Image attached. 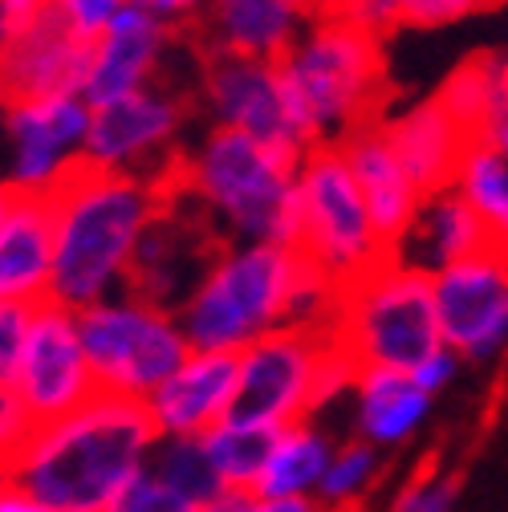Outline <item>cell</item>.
<instances>
[{
    "label": "cell",
    "instance_id": "obj_25",
    "mask_svg": "<svg viewBox=\"0 0 508 512\" xmlns=\"http://www.w3.org/2000/svg\"><path fill=\"white\" fill-rule=\"evenodd\" d=\"M334 435L326 427H317L313 415L293 419L273 431L265 468L257 476V496H313L317 480H322L330 452H334Z\"/></svg>",
    "mask_w": 508,
    "mask_h": 512
},
{
    "label": "cell",
    "instance_id": "obj_45",
    "mask_svg": "<svg viewBox=\"0 0 508 512\" xmlns=\"http://www.w3.org/2000/svg\"><path fill=\"white\" fill-rule=\"evenodd\" d=\"M500 61H504V74H508V49H504V53H500Z\"/></svg>",
    "mask_w": 508,
    "mask_h": 512
},
{
    "label": "cell",
    "instance_id": "obj_17",
    "mask_svg": "<svg viewBox=\"0 0 508 512\" xmlns=\"http://www.w3.org/2000/svg\"><path fill=\"white\" fill-rule=\"evenodd\" d=\"M171 41H175V25H167L163 17L126 0L106 21V29L90 37V66H86L78 94L90 106H98V102H110L118 94H131L155 82Z\"/></svg>",
    "mask_w": 508,
    "mask_h": 512
},
{
    "label": "cell",
    "instance_id": "obj_9",
    "mask_svg": "<svg viewBox=\"0 0 508 512\" xmlns=\"http://www.w3.org/2000/svg\"><path fill=\"white\" fill-rule=\"evenodd\" d=\"M309 261L338 285L370 273L387 252L338 143H313L297 163V240Z\"/></svg>",
    "mask_w": 508,
    "mask_h": 512
},
{
    "label": "cell",
    "instance_id": "obj_28",
    "mask_svg": "<svg viewBox=\"0 0 508 512\" xmlns=\"http://www.w3.org/2000/svg\"><path fill=\"white\" fill-rule=\"evenodd\" d=\"M383 476H387V452H378L374 443L354 435L346 443H334L330 464H326L322 480H317L313 496L330 512H354L378 488Z\"/></svg>",
    "mask_w": 508,
    "mask_h": 512
},
{
    "label": "cell",
    "instance_id": "obj_18",
    "mask_svg": "<svg viewBox=\"0 0 508 512\" xmlns=\"http://www.w3.org/2000/svg\"><path fill=\"white\" fill-rule=\"evenodd\" d=\"M236 387V354L187 350V358L143 399L159 435H204L228 415Z\"/></svg>",
    "mask_w": 508,
    "mask_h": 512
},
{
    "label": "cell",
    "instance_id": "obj_19",
    "mask_svg": "<svg viewBox=\"0 0 508 512\" xmlns=\"http://www.w3.org/2000/svg\"><path fill=\"white\" fill-rule=\"evenodd\" d=\"M309 21V0H204V9L187 25L200 49L277 61Z\"/></svg>",
    "mask_w": 508,
    "mask_h": 512
},
{
    "label": "cell",
    "instance_id": "obj_37",
    "mask_svg": "<svg viewBox=\"0 0 508 512\" xmlns=\"http://www.w3.org/2000/svg\"><path fill=\"white\" fill-rule=\"evenodd\" d=\"M403 5V25L415 29H439V25H456L472 13H484L500 0H399Z\"/></svg>",
    "mask_w": 508,
    "mask_h": 512
},
{
    "label": "cell",
    "instance_id": "obj_12",
    "mask_svg": "<svg viewBox=\"0 0 508 512\" xmlns=\"http://www.w3.org/2000/svg\"><path fill=\"white\" fill-rule=\"evenodd\" d=\"M200 98L212 114V126H228V131L252 135L297 155L309 151L289 114L281 70L269 57L200 49Z\"/></svg>",
    "mask_w": 508,
    "mask_h": 512
},
{
    "label": "cell",
    "instance_id": "obj_22",
    "mask_svg": "<svg viewBox=\"0 0 508 512\" xmlns=\"http://www.w3.org/2000/svg\"><path fill=\"white\" fill-rule=\"evenodd\" d=\"M53 273V200L21 191L0 220V301H45Z\"/></svg>",
    "mask_w": 508,
    "mask_h": 512
},
{
    "label": "cell",
    "instance_id": "obj_14",
    "mask_svg": "<svg viewBox=\"0 0 508 512\" xmlns=\"http://www.w3.org/2000/svg\"><path fill=\"white\" fill-rule=\"evenodd\" d=\"M13 387L25 411L33 415V423H49L82 407L90 395H98V382L78 334V313L70 305H61L53 297L37 301Z\"/></svg>",
    "mask_w": 508,
    "mask_h": 512
},
{
    "label": "cell",
    "instance_id": "obj_21",
    "mask_svg": "<svg viewBox=\"0 0 508 512\" xmlns=\"http://www.w3.org/2000/svg\"><path fill=\"white\" fill-rule=\"evenodd\" d=\"M346 391L354 399V435L374 443L378 452L407 447L427 427L435 407V399L407 370L391 366H354Z\"/></svg>",
    "mask_w": 508,
    "mask_h": 512
},
{
    "label": "cell",
    "instance_id": "obj_32",
    "mask_svg": "<svg viewBox=\"0 0 508 512\" xmlns=\"http://www.w3.org/2000/svg\"><path fill=\"white\" fill-rule=\"evenodd\" d=\"M106 512H204V504L187 500L183 492H175L171 484H163L155 472L143 468L131 484L114 496V504Z\"/></svg>",
    "mask_w": 508,
    "mask_h": 512
},
{
    "label": "cell",
    "instance_id": "obj_2",
    "mask_svg": "<svg viewBox=\"0 0 508 512\" xmlns=\"http://www.w3.org/2000/svg\"><path fill=\"white\" fill-rule=\"evenodd\" d=\"M167 183L131 171H106L78 159L49 187L53 200V273L49 297L82 309L122 289L126 265Z\"/></svg>",
    "mask_w": 508,
    "mask_h": 512
},
{
    "label": "cell",
    "instance_id": "obj_35",
    "mask_svg": "<svg viewBox=\"0 0 508 512\" xmlns=\"http://www.w3.org/2000/svg\"><path fill=\"white\" fill-rule=\"evenodd\" d=\"M33 301H0V382H13L21 354H25V338L33 326Z\"/></svg>",
    "mask_w": 508,
    "mask_h": 512
},
{
    "label": "cell",
    "instance_id": "obj_29",
    "mask_svg": "<svg viewBox=\"0 0 508 512\" xmlns=\"http://www.w3.org/2000/svg\"><path fill=\"white\" fill-rule=\"evenodd\" d=\"M277 427H261V423H236V419H220L216 427H208L200 439L208 447V460L220 476L224 488L236 492H252L257 476L265 468L269 443H273Z\"/></svg>",
    "mask_w": 508,
    "mask_h": 512
},
{
    "label": "cell",
    "instance_id": "obj_8",
    "mask_svg": "<svg viewBox=\"0 0 508 512\" xmlns=\"http://www.w3.org/2000/svg\"><path fill=\"white\" fill-rule=\"evenodd\" d=\"M74 313L94 382L98 391L110 395L147 399L192 350L171 309L143 301L126 289L94 305H82Z\"/></svg>",
    "mask_w": 508,
    "mask_h": 512
},
{
    "label": "cell",
    "instance_id": "obj_38",
    "mask_svg": "<svg viewBox=\"0 0 508 512\" xmlns=\"http://www.w3.org/2000/svg\"><path fill=\"white\" fill-rule=\"evenodd\" d=\"M460 370H464V358H460L452 346H443V342H439V346H431V350H427V354H423L407 374H411V378L419 382V387L435 399V395H443V391H448L452 382L460 378Z\"/></svg>",
    "mask_w": 508,
    "mask_h": 512
},
{
    "label": "cell",
    "instance_id": "obj_10",
    "mask_svg": "<svg viewBox=\"0 0 508 512\" xmlns=\"http://www.w3.org/2000/svg\"><path fill=\"white\" fill-rule=\"evenodd\" d=\"M187 126V102L167 86H139L110 102L90 106L86 163L106 171H131L143 179L167 183L179 159V135Z\"/></svg>",
    "mask_w": 508,
    "mask_h": 512
},
{
    "label": "cell",
    "instance_id": "obj_40",
    "mask_svg": "<svg viewBox=\"0 0 508 512\" xmlns=\"http://www.w3.org/2000/svg\"><path fill=\"white\" fill-rule=\"evenodd\" d=\"M131 5H139V9H147V13H155V17H163L167 25H187L200 9H204V0H131Z\"/></svg>",
    "mask_w": 508,
    "mask_h": 512
},
{
    "label": "cell",
    "instance_id": "obj_24",
    "mask_svg": "<svg viewBox=\"0 0 508 512\" xmlns=\"http://www.w3.org/2000/svg\"><path fill=\"white\" fill-rule=\"evenodd\" d=\"M480 248H496L480 224V216L468 208V200L456 187H439L431 196L419 200L415 220L407 224V232L399 236V244L391 248L395 261L435 273L443 265L460 261V256H472Z\"/></svg>",
    "mask_w": 508,
    "mask_h": 512
},
{
    "label": "cell",
    "instance_id": "obj_44",
    "mask_svg": "<svg viewBox=\"0 0 508 512\" xmlns=\"http://www.w3.org/2000/svg\"><path fill=\"white\" fill-rule=\"evenodd\" d=\"M5 110H9V98H5V86H0V122H5Z\"/></svg>",
    "mask_w": 508,
    "mask_h": 512
},
{
    "label": "cell",
    "instance_id": "obj_13",
    "mask_svg": "<svg viewBox=\"0 0 508 512\" xmlns=\"http://www.w3.org/2000/svg\"><path fill=\"white\" fill-rule=\"evenodd\" d=\"M224 244L228 240L208 224V216L200 208H196V216H179V204L167 191L159 212L151 216V224L143 228V236L135 244L122 289L175 313L187 301V293L200 285V277L208 273V265L216 261V252Z\"/></svg>",
    "mask_w": 508,
    "mask_h": 512
},
{
    "label": "cell",
    "instance_id": "obj_7",
    "mask_svg": "<svg viewBox=\"0 0 508 512\" xmlns=\"http://www.w3.org/2000/svg\"><path fill=\"white\" fill-rule=\"evenodd\" d=\"M330 334L354 366L411 370L431 346L443 342L431 305V277L383 256L370 273L342 285Z\"/></svg>",
    "mask_w": 508,
    "mask_h": 512
},
{
    "label": "cell",
    "instance_id": "obj_16",
    "mask_svg": "<svg viewBox=\"0 0 508 512\" xmlns=\"http://www.w3.org/2000/svg\"><path fill=\"white\" fill-rule=\"evenodd\" d=\"M90 66V37H82L49 0L9 37H0V86L9 102L78 94Z\"/></svg>",
    "mask_w": 508,
    "mask_h": 512
},
{
    "label": "cell",
    "instance_id": "obj_43",
    "mask_svg": "<svg viewBox=\"0 0 508 512\" xmlns=\"http://www.w3.org/2000/svg\"><path fill=\"white\" fill-rule=\"evenodd\" d=\"M13 196H17V187L5 179L0 183V220H5V212H9V204H13Z\"/></svg>",
    "mask_w": 508,
    "mask_h": 512
},
{
    "label": "cell",
    "instance_id": "obj_31",
    "mask_svg": "<svg viewBox=\"0 0 508 512\" xmlns=\"http://www.w3.org/2000/svg\"><path fill=\"white\" fill-rule=\"evenodd\" d=\"M313 17H338L346 25H358L370 37H387L391 29L403 25V5L399 0H309Z\"/></svg>",
    "mask_w": 508,
    "mask_h": 512
},
{
    "label": "cell",
    "instance_id": "obj_6",
    "mask_svg": "<svg viewBox=\"0 0 508 512\" xmlns=\"http://www.w3.org/2000/svg\"><path fill=\"white\" fill-rule=\"evenodd\" d=\"M354 362L330 330H273L236 350V387L224 419L285 427L346 395Z\"/></svg>",
    "mask_w": 508,
    "mask_h": 512
},
{
    "label": "cell",
    "instance_id": "obj_26",
    "mask_svg": "<svg viewBox=\"0 0 508 512\" xmlns=\"http://www.w3.org/2000/svg\"><path fill=\"white\" fill-rule=\"evenodd\" d=\"M435 102L452 114L468 143H484L492 122L508 110V74L500 53H476L439 86Z\"/></svg>",
    "mask_w": 508,
    "mask_h": 512
},
{
    "label": "cell",
    "instance_id": "obj_11",
    "mask_svg": "<svg viewBox=\"0 0 508 512\" xmlns=\"http://www.w3.org/2000/svg\"><path fill=\"white\" fill-rule=\"evenodd\" d=\"M427 277L443 346L464 366L496 362L508 350V252L480 248Z\"/></svg>",
    "mask_w": 508,
    "mask_h": 512
},
{
    "label": "cell",
    "instance_id": "obj_1",
    "mask_svg": "<svg viewBox=\"0 0 508 512\" xmlns=\"http://www.w3.org/2000/svg\"><path fill=\"white\" fill-rule=\"evenodd\" d=\"M155 439L159 431L143 399L98 391L82 407L37 423L5 476V488L25 492L53 512H106L147 468Z\"/></svg>",
    "mask_w": 508,
    "mask_h": 512
},
{
    "label": "cell",
    "instance_id": "obj_23",
    "mask_svg": "<svg viewBox=\"0 0 508 512\" xmlns=\"http://www.w3.org/2000/svg\"><path fill=\"white\" fill-rule=\"evenodd\" d=\"M378 126H383V135H387L395 159L403 163V171L411 175V183L419 187V196L452 187L460 155L468 147V135L435 98L415 102L395 118H378Z\"/></svg>",
    "mask_w": 508,
    "mask_h": 512
},
{
    "label": "cell",
    "instance_id": "obj_5",
    "mask_svg": "<svg viewBox=\"0 0 508 512\" xmlns=\"http://www.w3.org/2000/svg\"><path fill=\"white\" fill-rule=\"evenodd\" d=\"M301 269L297 244L236 240L216 252V261L175 309L179 330L192 350H244L273 330H285L289 285Z\"/></svg>",
    "mask_w": 508,
    "mask_h": 512
},
{
    "label": "cell",
    "instance_id": "obj_3",
    "mask_svg": "<svg viewBox=\"0 0 508 512\" xmlns=\"http://www.w3.org/2000/svg\"><path fill=\"white\" fill-rule=\"evenodd\" d=\"M297 151L261 143L252 135L212 126L175 159L171 187L192 200L208 224L228 240H297Z\"/></svg>",
    "mask_w": 508,
    "mask_h": 512
},
{
    "label": "cell",
    "instance_id": "obj_41",
    "mask_svg": "<svg viewBox=\"0 0 508 512\" xmlns=\"http://www.w3.org/2000/svg\"><path fill=\"white\" fill-rule=\"evenodd\" d=\"M0 512H53V508H45V504L29 500L25 492H13V488L0 484Z\"/></svg>",
    "mask_w": 508,
    "mask_h": 512
},
{
    "label": "cell",
    "instance_id": "obj_42",
    "mask_svg": "<svg viewBox=\"0 0 508 512\" xmlns=\"http://www.w3.org/2000/svg\"><path fill=\"white\" fill-rule=\"evenodd\" d=\"M484 143H488V147H496V151L508 159V110L492 122V131H488V139H484Z\"/></svg>",
    "mask_w": 508,
    "mask_h": 512
},
{
    "label": "cell",
    "instance_id": "obj_33",
    "mask_svg": "<svg viewBox=\"0 0 508 512\" xmlns=\"http://www.w3.org/2000/svg\"><path fill=\"white\" fill-rule=\"evenodd\" d=\"M33 431H37V423L25 411L17 387H13V382H0V484H5L9 468L25 452V443H29Z\"/></svg>",
    "mask_w": 508,
    "mask_h": 512
},
{
    "label": "cell",
    "instance_id": "obj_34",
    "mask_svg": "<svg viewBox=\"0 0 508 512\" xmlns=\"http://www.w3.org/2000/svg\"><path fill=\"white\" fill-rule=\"evenodd\" d=\"M456 496H460L456 476L427 472V476H415L411 484H403L387 512H456Z\"/></svg>",
    "mask_w": 508,
    "mask_h": 512
},
{
    "label": "cell",
    "instance_id": "obj_15",
    "mask_svg": "<svg viewBox=\"0 0 508 512\" xmlns=\"http://www.w3.org/2000/svg\"><path fill=\"white\" fill-rule=\"evenodd\" d=\"M9 131V183L21 191H49L66 175L86 147L90 131V102L82 94H53L9 102L5 122Z\"/></svg>",
    "mask_w": 508,
    "mask_h": 512
},
{
    "label": "cell",
    "instance_id": "obj_30",
    "mask_svg": "<svg viewBox=\"0 0 508 512\" xmlns=\"http://www.w3.org/2000/svg\"><path fill=\"white\" fill-rule=\"evenodd\" d=\"M147 472H155L163 484H171L196 504H208L224 488L200 435H159L147 456Z\"/></svg>",
    "mask_w": 508,
    "mask_h": 512
},
{
    "label": "cell",
    "instance_id": "obj_4",
    "mask_svg": "<svg viewBox=\"0 0 508 512\" xmlns=\"http://www.w3.org/2000/svg\"><path fill=\"white\" fill-rule=\"evenodd\" d=\"M289 114L305 147L342 143L358 126L383 118V37L338 17H313L277 57Z\"/></svg>",
    "mask_w": 508,
    "mask_h": 512
},
{
    "label": "cell",
    "instance_id": "obj_39",
    "mask_svg": "<svg viewBox=\"0 0 508 512\" xmlns=\"http://www.w3.org/2000/svg\"><path fill=\"white\" fill-rule=\"evenodd\" d=\"M49 5L66 17L82 37H94L106 29V21L126 5V0H49Z\"/></svg>",
    "mask_w": 508,
    "mask_h": 512
},
{
    "label": "cell",
    "instance_id": "obj_20",
    "mask_svg": "<svg viewBox=\"0 0 508 512\" xmlns=\"http://www.w3.org/2000/svg\"><path fill=\"white\" fill-rule=\"evenodd\" d=\"M338 147L346 155V167H350V175L358 183V196L366 204V216H370L378 240H383L387 252H391L399 244V236L407 232V224L415 220V208L423 200L419 187L411 183V175L395 159L378 118L358 126V131H350Z\"/></svg>",
    "mask_w": 508,
    "mask_h": 512
},
{
    "label": "cell",
    "instance_id": "obj_36",
    "mask_svg": "<svg viewBox=\"0 0 508 512\" xmlns=\"http://www.w3.org/2000/svg\"><path fill=\"white\" fill-rule=\"evenodd\" d=\"M204 512H330L317 504V496H257V492H236L220 488Z\"/></svg>",
    "mask_w": 508,
    "mask_h": 512
},
{
    "label": "cell",
    "instance_id": "obj_27",
    "mask_svg": "<svg viewBox=\"0 0 508 512\" xmlns=\"http://www.w3.org/2000/svg\"><path fill=\"white\" fill-rule=\"evenodd\" d=\"M452 187L480 216L488 240L508 252V159L488 143H468Z\"/></svg>",
    "mask_w": 508,
    "mask_h": 512
}]
</instances>
